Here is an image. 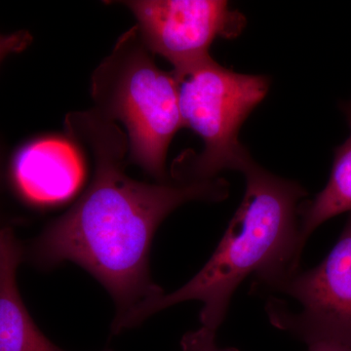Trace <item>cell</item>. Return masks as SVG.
<instances>
[{
	"instance_id": "cell-12",
	"label": "cell",
	"mask_w": 351,
	"mask_h": 351,
	"mask_svg": "<svg viewBox=\"0 0 351 351\" xmlns=\"http://www.w3.org/2000/svg\"><path fill=\"white\" fill-rule=\"evenodd\" d=\"M307 346L308 351H351V348L348 346L330 341H316Z\"/></svg>"
},
{
	"instance_id": "cell-14",
	"label": "cell",
	"mask_w": 351,
	"mask_h": 351,
	"mask_svg": "<svg viewBox=\"0 0 351 351\" xmlns=\"http://www.w3.org/2000/svg\"><path fill=\"white\" fill-rule=\"evenodd\" d=\"M1 168V167H0ZM0 176H1V169H0Z\"/></svg>"
},
{
	"instance_id": "cell-10",
	"label": "cell",
	"mask_w": 351,
	"mask_h": 351,
	"mask_svg": "<svg viewBox=\"0 0 351 351\" xmlns=\"http://www.w3.org/2000/svg\"><path fill=\"white\" fill-rule=\"evenodd\" d=\"M217 332L201 326L196 331L189 332L182 337V351H239L234 348H219L216 343Z\"/></svg>"
},
{
	"instance_id": "cell-8",
	"label": "cell",
	"mask_w": 351,
	"mask_h": 351,
	"mask_svg": "<svg viewBox=\"0 0 351 351\" xmlns=\"http://www.w3.org/2000/svg\"><path fill=\"white\" fill-rule=\"evenodd\" d=\"M23 258L13 228L0 226V351H64L44 336L21 298L16 274Z\"/></svg>"
},
{
	"instance_id": "cell-6",
	"label": "cell",
	"mask_w": 351,
	"mask_h": 351,
	"mask_svg": "<svg viewBox=\"0 0 351 351\" xmlns=\"http://www.w3.org/2000/svg\"><path fill=\"white\" fill-rule=\"evenodd\" d=\"M122 4L135 16L145 48L167 60L175 75L211 57L215 39L235 38L246 24L241 13L221 0H132Z\"/></svg>"
},
{
	"instance_id": "cell-11",
	"label": "cell",
	"mask_w": 351,
	"mask_h": 351,
	"mask_svg": "<svg viewBox=\"0 0 351 351\" xmlns=\"http://www.w3.org/2000/svg\"><path fill=\"white\" fill-rule=\"evenodd\" d=\"M32 34L27 31H18L9 34H0V64L7 56L23 52L31 45Z\"/></svg>"
},
{
	"instance_id": "cell-5",
	"label": "cell",
	"mask_w": 351,
	"mask_h": 351,
	"mask_svg": "<svg viewBox=\"0 0 351 351\" xmlns=\"http://www.w3.org/2000/svg\"><path fill=\"white\" fill-rule=\"evenodd\" d=\"M252 291L267 299L272 326L306 345L330 341L351 348V212L338 241L317 267L295 270Z\"/></svg>"
},
{
	"instance_id": "cell-2",
	"label": "cell",
	"mask_w": 351,
	"mask_h": 351,
	"mask_svg": "<svg viewBox=\"0 0 351 351\" xmlns=\"http://www.w3.org/2000/svg\"><path fill=\"white\" fill-rule=\"evenodd\" d=\"M246 191L228 230L206 265L182 287L145 302L112 324L117 335L184 302H202L201 326L217 332L232 298L245 279L267 285L300 269V201L307 191L299 182L271 174L251 159L243 169Z\"/></svg>"
},
{
	"instance_id": "cell-13",
	"label": "cell",
	"mask_w": 351,
	"mask_h": 351,
	"mask_svg": "<svg viewBox=\"0 0 351 351\" xmlns=\"http://www.w3.org/2000/svg\"><path fill=\"white\" fill-rule=\"evenodd\" d=\"M343 108L346 119H348V123H350V125H351V100L346 101L345 105L343 106Z\"/></svg>"
},
{
	"instance_id": "cell-4",
	"label": "cell",
	"mask_w": 351,
	"mask_h": 351,
	"mask_svg": "<svg viewBox=\"0 0 351 351\" xmlns=\"http://www.w3.org/2000/svg\"><path fill=\"white\" fill-rule=\"evenodd\" d=\"M174 75L184 127L199 136L204 149L195 158L178 163L173 177L178 182H203L216 179L223 171L241 172L252 157L240 144L239 132L267 96L269 77L235 73L212 57Z\"/></svg>"
},
{
	"instance_id": "cell-1",
	"label": "cell",
	"mask_w": 351,
	"mask_h": 351,
	"mask_svg": "<svg viewBox=\"0 0 351 351\" xmlns=\"http://www.w3.org/2000/svg\"><path fill=\"white\" fill-rule=\"evenodd\" d=\"M69 138L86 145L94 179L84 195L32 241L24 256L36 267L75 263L99 280L117 304L113 322L164 294L149 274V251L157 228L191 201L219 202L228 196L223 179L147 184L124 169L128 138L96 110L66 115Z\"/></svg>"
},
{
	"instance_id": "cell-9",
	"label": "cell",
	"mask_w": 351,
	"mask_h": 351,
	"mask_svg": "<svg viewBox=\"0 0 351 351\" xmlns=\"http://www.w3.org/2000/svg\"><path fill=\"white\" fill-rule=\"evenodd\" d=\"M346 212H351V133L348 140L335 149L326 186L313 200L300 204L298 214L302 246L304 248L318 226Z\"/></svg>"
},
{
	"instance_id": "cell-3",
	"label": "cell",
	"mask_w": 351,
	"mask_h": 351,
	"mask_svg": "<svg viewBox=\"0 0 351 351\" xmlns=\"http://www.w3.org/2000/svg\"><path fill=\"white\" fill-rule=\"evenodd\" d=\"M91 92L95 110L125 126L131 162L165 182L168 147L184 128L179 84L174 73L157 66L137 27L122 34L95 69Z\"/></svg>"
},
{
	"instance_id": "cell-7",
	"label": "cell",
	"mask_w": 351,
	"mask_h": 351,
	"mask_svg": "<svg viewBox=\"0 0 351 351\" xmlns=\"http://www.w3.org/2000/svg\"><path fill=\"white\" fill-rule=\"evenodd\" d=\"M11 182L18 195L34 206L69 199L82 186L84 163L73 141L55 136L32 138L11 159Z\"/></svg>"
}]
</instances>
